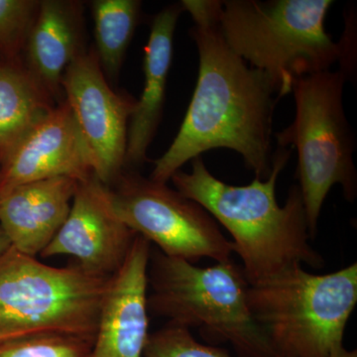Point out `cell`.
I'll list each match as a JSON object with an SVG mask.
<instances>
[{
  "instance_id": "1",
  "label": "cell",
  "mask_w": 357,
  "mask_h": 357,
  "mask_svg": "<svg viewBox=\"0 0 357 357\" xmlns=\"http://www.w3.org/2000/svg\"><path fill=\"white\" fill-rule=\"evenodd\" d=\"M194 21L191 36L199 53V76L189 109L168 150L154 163L150 178L168 184L187 162L225 148L243 157L256 178L272 170L275 107L273 82L249 67L222 38L213 0H183Z\"/></svg>"
},
{
  "instance_id": "2",
  "label": "cell",
  "mask_w": 357,
  "mask_h": 357,
  "mask_svg": "<svg viewBox=\"0 0 357 357\" xmlns=\"http://www.w3.org/2000/svg\"><path fill=\"white\" fill-rule=\"evenodd\" d=\"M293 148H277L266 180L232 185L215 177L203 157L192 160L191 172L178 171L176 190L192 199L229 231L234 252L241 258L249 285L273 277L294 265L321 269L325 260L312 248L309 225L298 185L289 191L283 206L276 198V184Z\"/></svg>"
},
{
  "instance_id": "3",
  "label": "cell",
  "mask_w": 357,
  "mask_h": 357,
  "mask_svg": "<svg viewBox=\"0 0 357 357\" xmlns=\"http://www.w3.org/2000/svg\"><path fill=\"white\" fill-rule=\"evenodd\" d=\"M333 0H213L222 38L251 67L273 82L279 98L292 93L296 79L331 70L349 74L352 53L345 41L326 31Z\"/></svg>"
},
{
  "instance_id": "4",
  "label": "cell",
  "mask_w": 357,
  "mask_h": 357,
  "mask_svg": "<svg viewBox=\"0 0 357 357\" xmlns=\"http://www.w3.org/2000/svg\"><path fill=\"white\" fill-rule=\"evenodd\" d=\"M148 311L198 328L208 344L229 342L239 357H278L248 305L249 283L231 259L208 267L151 251Z\"/></svg>"
},
{
  "instance_id": "5",
  "label": "cell",
  "mask_w": 357,
  "mask_h": 357,
  "mask_svg": "<svg viewBox=\"0 0 357 357\" xmlns=\"http://www.w3.org/2000/svg\"><path fill=\"white\" fill-rule=\"evenodd\" d=\"M357 303V264L312 274L297 264L249 285L248 305L278 357H331Z\"/></svg>"
},
{
  "instance_id": "6",
  "label": "cell",
  "mask_w": 357,
  "mask_h": 357,
  "mask_svg": "<svg viewBox=\"0 0 357 357\" xmlns=\"http://www.w3.org/2000/svg\"><path fill=\"white\" fill-rule=\"evenodd\" d=\"M114 276L54 267L11 246L0 256V340L72 335L93 342Z\"/></svg>"
},
{
  "instance_id": "7",
  "label": "cell",
  "mask_w": 357,
  "mask_h": 357,
  "mask_svg": "<svg viewBox=\"0 0 357 357\" xmlns=\"http://www.w3.org/2000/svg\"><path fill=\"white\" fill-rule=\"evenodd\" d=\"M347 77L340 69L296 79L292 89L295 119L287 128L275 134L278 147L297 149L298 187L312 239L333 185H342L344 198L351 203L357 196L356 137L344 107Z\"/></svg>"
},
{
  "instance_id": "8",
  "label": "cell",
  "mask_w": 357,
  "mask_h": 357,
  "mask_svg": "<svg viewBox=\"0 0 357 357\" xmlns=\"http://www.w3.org/2000/svg\"><path fill=\"white\" fill-rule=\"evenodd\" d=\"M114 185L109 191L115 213L163 255L192 263L231 259V241L201 204L135 171H124Z\"/></svg>"
},
{
  "instance_id": "9",
  "label": "cell",
  "mask_w": 357,
  "mask_h": 357,
  "mask_svg": "<svg viewBox=\"0 0 357 357\" xmlns=\"http://www.w3.org/2000/svg\"><path fill=\"white\" fill-rule=\"evenodd\" d=\"M62 91L93 175L105 185L114 184L126 169L129 121L137 100L110 88L95 51L84 52L70 63Z\"/></svg>"
},
{
  "instance_id": "10",
  "label": "cell",
  "mask_w": 357,
  "mask_h": 357,
  "mask_svg": "<svg viewBox=\"0 0 357 357\" xmlns=\"http://www.w3.org/2000/svg\"><path fill=\"white\" fill-rule=\"evenodd\" d=\"M136 236L115 213L109 185L93 174L79 181L67 220L40 256H73L89 272L114 276Z\"/></svg>"
},
{
  "instance_id": "11",
  "label": "cell",
  "mask_w": 357,
  "mask_h": 357,
  "mask_svg": "<svg viewBox=\"0 0 357 357\" xmlns=\"http://www.w3.org/2000/svg\"><path fill=\"white\" fill-rule=\"evenodd\" d=\"M93 175L86 145L67 103L54 105L0 164V192L56 177L84 181Z\"/></svg>"
},
{
  "instance_id": "12",
  "label": "cell",
  "mask_w": 357,
  "mask_h": 357,
  "mask_svg": "<svg viewBox=\"0 0 357 357\" xmlns=\"http://www.w3.org/2000/svg\"><path fill=\"white\" fill-rule=\"evenodd\" d=\"M150 255L151 243L137 234L103 301L89 357H142L149 335Z\"/></svg>"
},
{
  "instance_id": "13",
  "label": "cell",
  "mask_w": 357,
  "mask_h": 357,
  "mask_svg": "<svg viewBox=\"0 0 357 357\" xmlns=\"http://www.w3.org/2000/svg\"><path fill=\"white\" fill-rule=\"evenodd\" d=\"M79 182L45 178L0 192V227L11 246L33 257L41 255L67 220Z\"/></svg>"
},
{
  "instance_id": "14",
  "label": "cell",
  "mask_w": 357,
  "mask_h": 357,
  "mask_svg": "<svg viewBox=\"0 0 357 357\" xmlns=\"http://www.w3.org/2000/svg\"><path fill=\"white\" fill-rule=\"evenodd\" d=\"M26 70L52 96H62V79L84 50V6L73 0H42L28 35Z\"/></svg>"
},
{
  "instance_id": "15",
  "label": "cell",
  "mask_w": 357,
  "mask_h": 357,
  "mask_svg": "<svg viewBox=\"0 0 357 357\" xmlns=\"http://www.w3.org/2000/svg\"><path fill=\"white\" fill-rule=\"evenodd\" d=\"M182 13L181 3L173 4L152 20L143 64L144 88L129 121L124 168H138L146 162L148 148L158 130L172 65L174 35Z\"/></svg>"
},
{
  "instance_id": "16",
  "label": "cell",
  "mask_w": 357,
  "mask_h": 357,
  "mask_svg": "<svg viewBox=\"0 0 357 357\" xmlns=\"http://www.w3.org/2000/svg\"><path fill=\"white\" fill-rule=\"evenodd\" d=\"M53 107L52 96L26 68L0 66V164Z\"/></svg>"
},
{
  "instance_id": "17",
  "label": "cell",
  "mask_w": 357,
  "mask_h": 357,
  "mask_svg": "<svg viewBox=\"0 0 357 357\" xmlns=\"http://www.w3.org/2000/svg\"><path fill=\"white\" fill-rule=\"evenodd\" d=\"M95 24L96 54L110 79L119 76L126 52L139 21L138 0H95L91 2Z\"/></svg>"
},
{
  "instance_id": "18",
  "label": "cell",
  "mask_w": 357,
  "mask_h": 357,
  "mask_svg": "<svg viewBox=\"0 0 357 357\" xmlns=\"http://www.w3.org/2000/svg\"><path fill=\"white\" fill-rule=\"evenodd\" d=\"M93 344L72 335H29L0 340V357H89Z\"/></svg>"
},
{
  "instance_id": "19",
  "label": "cell",
  "mask_w": 357,
  "mask_h": 357,
  "mask_svg": "<svg viewBox=\"0 0 357 357\" xmlns=\"http://www.w3.org/2000/svg\"><path fill=\"white\" fill-rule=\"evenodd\" d=\"M142 357L234 356L215 345L201 344L192 337L189 328L168 324L163 328L149 333Z\"/></svg>"
},
{
  "instance_id": "20",
  "label": "cell",
  "mask_w": 357,
  "mask_h": 357,
  "mask_svg": "<svg viewBox=\"0 0 357 357\" xmlns=\"http://www.w3.org/2000/svg\"><path fill=\"white\" fill-rule=\"evenodd\" d=\"M39 0H0V51L14 57L24 50Z\"/></svg>"
},
{
  "instance_id": "21",
  "label": "cell",
  "mask_w": 357,
  "mask_h": 357,
  "mask_svg": "<svg viewBox=\"0 0 357 357\" xmlns=\"http://www.w3.org/2000/svg\"><path fill=\"white\" fill-rule=\"evenodd\" d=\"M331 357H357V351L356 349L349 351V349H345L344 345H342V347L335 349Z\"/></svg>"
},
{
  "instance_id": "22",
  "label": "cell",
  "mask_w": 357,
  "mask_h": 357,
  "mask_svg": "<svg viewBox=\"0 0 357 357\" xmlns=\"http://www.w3.org/2000/svg\"><path fill=\"white\" fill-rule=\"evenodd\" d=\"M11 248L10 241L7 237L6 232L0 227V256L4 255Z\"/></svg>"
}]
</instances>
